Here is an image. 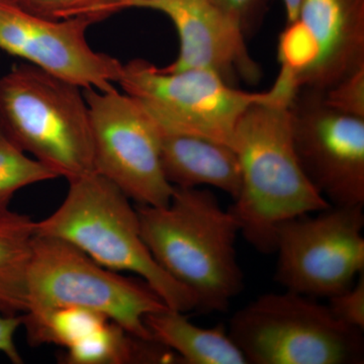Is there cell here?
<instances>
[{
	"label": "cell",
	"mask_w": 364,
	"mask_h": 364,
	"mask_svg": "<svg viewBox=\"0 0 364 364\" xmlns=\"http://www.w3.org/2000/svg\"><path fill=\"white\" fill-rule=\"evenodd\" d=\"M158 1H162V0H117V6L119 11L127 9H134V7L148 9L151 4Z\"/></svg>",
	"instance_id": "484cf974"
},
{
	"label": "cell",
	"mask_w": 364,
	"mask_h": 364,
	"mask_svg": "<svg viewBox=\"0 0 364 364\" xmlns=\"http://www.w3.org/2000/svg\"><path fill=\"white\" fill-rule=\"evenodd\" d=\"M60 360L67 364L181 363L164 345L134 336L112 321L66 348Z\"/></svg>",
	"instance_id": "2e32d148"
},
{
	"label": "cell",
	"mask_w": 364,
	"mask_h": 364,
	"mask_svg": "<svg viewBox=\"0 0 364 364\" xmlns=\"http://www.w3.org/2000/svg\"><path fill=\"white\" fill-rule=\"evenodd\" d=\"M298 20L318 51L298 90L324 91L364 66V0H301Z\"/></svg>",
	"instance_id": "4fadbf2b"
},
{
	"label": "cell",
	"mask_w": 364,
	"mask_h": 364,
	"mask_svg": "<svg viewBox=\"0 0 364 364\" xmlns=\"http://www.w3.org/2000/svg\"><path fill=\"white\" fill-rule=\"evenodd\" d=\"M286 9L287 23L298 20L301 0H282Z\"/></svg>",
	"instance_id": "4316f807"
},
{
	"label": "cell",
	"mask_w": 364,
	"mask_h": 364,
	"mask_svg": "<svg viewBox=\"0 0 364 364\" xmlns=\"http://www.w3.org/2000/svg\"><path fill=\"white\" fill-rule=\"evenodd\" d=\"M291 128L299 164L331 205H364V117L338 111L317 90L291 100Z\"/></svg>",
	"instance_id": "30bf717a"
},
{
	"label": "cell",
	"mask_w": 364,
	"mask_h": 364,
	"mask_svg": "<svg viewBox=\"0 0 364 364\" xmlns=\"http://www.w3.org/2000/svg\"><path fill=\"white\" fill-rule=\"evenodd\" d=\"M284 88L251 105L235 128L232 148L241 168V191L229 210L240 234L258 252H275V231L287 220L331 207L299 164L291 128V100Z\"/></svg>",
	"instance_id": "6da1fadb"
},
{
	"label": "cell",
	"mask_w": 364,
	"mask_h": 364,
	"mask_svg": "<svg viewBox=\"0 0 364 364\" xmlns=\"http://www.w3.org/2000/svg\"><path fill=\"white\" fill-rule=\"evenodd\" d=\"M35 227L28 215L11 210L0 214V313L4 315L26 313Z\"/></svg>",
	"instance_id": "e0dca14e"
},
{
	"label": "cell",
	"mask_w": 364,
	"mask_h": 364,
	"mask_svg": "<svg viewBox=\"0 0 364 364\" xmlns=\"http://www.w3.org/2000/svg\"><path fill=\"white\" fill-rule=\"evenodd\" d=\"M329 299L333 315L344 324L364 330V272L361 273L353 286Z\"/></svg>",
	"instance_id": "603a6c76"
},
{
	"label": "cell",
	"mask_w": 364,
	"mask_h": 364,
	"mask_svg": "<svg viewBox=\"0 0 364 364\" xmlns=\"http://www.w3.org/2000/svg\"><path fill=\"white\" fill-rule=\"evenodd\" d=\"M151 336L174 352L184 364H248L226 326L202 328L184 313L167 310L146 316Z\"/></svg>",
	"instance_id": "9a60e30c"
},
{
	"label": "cell",
	"mask_w": 364,
	"mask_h": 364,
	"mask_svg": "<svg viewBox=\"0 0 364 364\" xmlns=\"http://www.w3.org/2000/svg\"><path fill=\"white\" fill-rule=\"evenodd\" d=\"M148 9L168 16L178 33V56L163 70L208 69L229 85L237 78L251 83L259 79L241 26L210 0H162Z\"/></svg>",
	"instance_id": "7c38bea8"
},
{
	"label": "cell",
	"mask_w": 364,
	"mask_h": 364,
	"mask_svg": "<svg viewBox=\"0 0 364 364\" xmlns=\"http://www.w3.org/2000/svg\"><path fill=\"white\" fill-rule=\"evenodd\" d=\"M69 182L65 200L36 222V235L68 242L102 267L135 273L170 310H193V294L160 267L146 246L136 208L116 184L98 173Z\"/></svg>",
	"instance_id": "3957f363"
},
{
	"label": "cell",
	"mask_w": 364,
	"mask_h": 364,
	"mask_svg": "<svg viewBox=\"0 0 364 364\" xmlns=\"http://www.w3.org/2000/svg\"><path fill=\"white\" fill-rule=\"evenodd\" d=\"M59 177L6 135L0 124V214L9 212L14 195L26 186Z\"/></svg>",
	"instance_id": "d6986e66"
},
{
	"label": "cell",
	"mask_w": 364,
	"mask_h": 364,
	"mask_svg": "<svg viewBox=\"0 0 364 364\" xmlns=\"http://www.w3.org/2000/svg\"><path fill=\"white\" fill-rule=\"evenodd\" d=\"M23 315L6 316L0 313V353H4L11 363H23L14 342V335L23 326Z\"/></svg>",
	"instance_id": "d4e9b609"
},
{
	"label": "cell",
	"mask_w": 364,
	"mask_h": 364,
	"mask_svg": "<svg viewBox=\"0 0 364 364\" xmlns=\"http://www.w3.org/2000/svg\"><path fill=\"white\" fill-rule=\"evenodd\" d=\"M165 177L176 188L210 186L233 200L241 191V168L231 146L203 136L161 133Z\"/></svg>",
	"instance_id": "5bb4252c"
},
{
	"label": "cell",
	"mask_w": 364,
	"mask_h": 364,
	"mask_svg": "<svg viewBox=\"0 0 364 364\" xmlns=\"http://www.w3.org/2000/svg\"><path fill=\"white\" fill-rule=\"evenodd\" d=\"M318 92L330 107L353 116L364 117V66L356 69L328 90Z\"/></svg>",
	"instance_id": "7402d4cb"
},
{
	"label": "cell",
	"mask_w": 364,
	"mask_h": 364,
	"mask_svg": "<svg viewBox=\"0 0 364 364\" xmlns=\"http://www.w3.org/2000/svg\"><path fill=\"white\" fill-rule=\"evenodd\" d=\"M28 13L49 18L66 20L82 16H97L102 20L117 13V0H14Z\"/></svg>",
	"instance_id": "44dd1931"
},
{
	"label": "cell",
	"mask_w": 364,
	"mask_h": 364,
	"mask_svg": "<svg viewBox=\"0 0 364 364\" xmlns=\"http://www.w3.org/2000/svg\"><path fill=\"white\" fill-rule=\"evenodd\" d=\"M95 171L138 205L165 207L174 186L161 162V132L140 104L116 88H85Z\"/></svg>",
	"instance_id": "9c48e42d"
},
{
	"label": "cell",
	"mask_w": 364,
	"mask_h": 364,
	"mask_svg": "<svg viewBox=\"0 0 364 364\" xmlns=\"http://www.w3.org/2000/svg\"><path fill=\"white\" fill-rule=\"evenodd\" d=\"M141 235L160 267L188 289L203 313L227 312L244 289L240 227L210 189L174 186L165 207H136Z\"/></svg>",
	"instance_id": "7a4b0ae2"
},
{
	"label": "cell",
	"mask_w": 364,
	"mask_h": 364,
	"mask_svg": "<svg viewBox=\"0 0 364 364\" xmlns=\"http://www.w3.org/2000/svg\"><path fill=\"white\" fill-rule=\"evenodd\" d=\"M279 225L274 280L287 291L330 299L364 272L363 205L331 207Z\"/></svg>",
	"instance_id": "ba28073f"
},
{
	"label": "cell",
	"mask_w": 364,
	"mask_h": 364,
	"mask_svg": "<svg viewBox=\"0 0 364 364\" xmlns=\"http://www.w3.org/2000/svg\"><path fill=\"white\" fill-rule=\"evenodd\" d=\"M64 306L102 314L146 340H154L146 316L169 309L145 280L102 267L62 239L36 235L26 279V313Z\"/></svg>",
	"instance_id": "5b68a950"
},
{
	"label": "cell",
	"mask_w": 364,
	"mask_h": 364,
	"mask_svg": "<svg viewBox=\"0 0 364 364\" xmlns=\"http://www.w3.org/2000/svg\"><path fill=\"white\" fill-rule=\"evenodd\" d=\"M26 338L32 346L57 345L68 348L109 318L77 306H64L45 312L23 313Z\"/></svg>",
	"instance_id": "ac0fdd59"
},
{
	"label": "cell",
	"mask_w": 364,
	"mask_h": 364,
	"mask_svg": "<svg viewBox=\"0 0 364 364\" xmlns=\"http://www.w3.org/2000/svg\"><path fill=\"white\" fill-rule=\"evenodd\" d=\"M228 333L248 364L363 363V330L293 291L261 294L232 316Z\"/></svg>",
	"instance_id": "8992f818"
},
{
	"label": "cell",
	"mask_w": 364,
	"mask_h": 364,
	"mask_svg": "<svg viewBox=\"0 0 364 364\" xmlns=\"http://www.w3.org/2000/svg\"><path fill=\"white\" fill-rule=\"evenodd\" d=\"M215 6L231 16L244 33L253 30L259 20L264 0H210Z\"/></svg>",
	"instance_id": "cb8c5ba5"
},
{
	"label": "cell",
	"mask_w": 364,
	"mask_h": 364,
	"mask_svg": "<svg viewBox=\"0 0 364 364\" xmlns=\"http://www.w3.org/2000/svg\"><path fill=\"white\" fill-rule=\"evenodd\" d=\"M100 21L97 16L49 20L14 0H0V50L83 90H109L119 83L123 64L88 44V28Z\"/></svg>",
	"instance_id": "8fae6325"
},
{
	"label": "cell",
	"mask_w": 364,
	"mask_h": 364,
	"mask_svg": "<svg viewBox=\"0 0 364 364\" xmlns=\"http://www.w3.org/2000/svg\"><path fill=\"white\" fill-rule=\"evenodd\" d=\"M82 88L32 64L0 78V124L21 150L67 181L97 173Z\"/></svg>",
	"instance_id": "277c9868"
},
{
	"label": "cell",
	"mask_w": 364,
	"mask_h": 364,
	"mask_svg": "<svg viewBox=\"0 0 364 364\" xmlns=\"http://www.w3.org/2000/svg\"><path fill=\"white\" fill-rule=\"evenodd\" d=\"M119 85L140 104L161 133L203 136L231 147L244 112L291 86L277 76L272 90L246 92L208 69L167 72L142 59L123 64Z\"/></svg>",
	"instance_id": "52a82bcc"
},
{
	"label": "cell",
	"mask_w": 364,
	"mask_h": 364,
	"mask_svg": "<svg viewBox=\"0 0 364 364\" xmlns=\"http://www.w3.org/2000/svg\"><path fill=\"white\" fill-rule=\"evenodd\" d=\"M317 55L315 42L304 23L299 20L287 23L279 37L280 71L291 76L296 88L299 81L315 63Z\"/></svg>",
	"instance_id": "ffe728a7"
}]
</instances>
